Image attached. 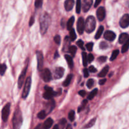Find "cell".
<instances>
[{"instance_id": "f1b7e54d", "label": "cell", "mask_w": 129, "mask_h": 129, "mask_svg": "<svg viewBox=\"0 0 129 129\" xmlns=\"http://www.w3.org/2000/svg\"><path fill=\"white\" fill-rule=\"evenodd\" d=\"M118 54H119V50H115L114 51H113L112 54H111V57H110V60L111 61L114 60L117 57Z\"/></svg>"}, {"instance_id": "d6a6232c", "label": "cell", "mask_w": 129, "mask_h": 129, "mask_svg": "<svg viewBox=\"0 0 129 129\" xmlns=\"http://www.w3.org/2000/svg\"><path fill=\"white\" fill-rule=\"evenodd\" d=\"M81 10V0H76V13L79 14Z\"/></svg>"}, {"instance_id": "9f6ffc18", "label": "cell", "mask_w": 129, "mask_h": 129, "mask_svg": "<svg viewBox=\"0 0 129 129\" xmlns=\"http://www.w3.org/2000/svg\"><path fill=\"white\" fill-rule=\"evenodd\" d=\"M53 129H59V125H54V128H53Z\"/></svg>"}, {"instance_id": "484cf974", "label": "cell", "mask_w": 129, "mask_h": 129, "mask_svg": "<svg viewBox=\"0 0 129 129\" xmlns=\"http://www.w3.org/2000/svg\"><path fill=\"white\" fill-rule=\"evenodd\" d=\"M96 120V118H93V119H91L90 121H89V122L86 125V126L84 127V128H85V129H89V128L92 127L95 124Z\"/></svg>"}, {"instance_id": "7a4b0ae2", "label": "cell", "mask_w": 129, "mask_h": 129, "mask_svg": "<svg viewBox=\"0 0 129 129\" xmlns=\"http://www.w3.org/2000/svg\"><path fill=\"white\" fill-rule=\"evenodd\" d=\"M12 122L13 129H20L22 123H23V118H22V112H21L19 107L16 109L14 113Z\"/></svg>"}, {"instance_id": "277c9868", "label": "cell", "mask_w": 129, "mask_h": 129, "mask_svg": "<svg viewBox=\"0 0 129 129\" xmlns=\"http://www.w3.org/2000/svg\"><path fill=\"white\" fill-rule=\"evenodd\" d=\"M31 84H32V78H31L30 76H28L26 78V81H25L24 91H23V93H22V98H26L28 96V95L30 88H31Z\"/></svg>"}, {"instance_id": "9c48e42d", "label": "cell", "mask_w": 129, "mask_h": 129, "mask_svg": "<svg viewBox=\"0 0 129 129\" xmlns=\"http://www.w3.org/2000/svg\"><path fill=\"white\" fill-rule=\"evenodd\" d=\"M120 25L123 28L128 27L129 25V14H125L123 15V17L121 18L120 20Z\"/></svg>"}, {"instance_id": "52a82bcc", "label": "cell", "mask_w": 129, "mask_h": 129, "mask_svg": "<svg viewBox=\"0 0 129 129\" xmlns=\"http://www.w3.org/2000/svg\"><path fill=\"white\" fill-rule=\"evenodd\" d=\"M37 69L38 70L42 71L44 67V55L41 51L37 52Z\"/></svg>"}, {"instance_id": "f546056e", "label": "cell", "mask_w": 129, "mask_h": 129, "mask_svg": "<svg viewBox=\"0 0 129 129\" xmlns=\"http://www.w3.org/2000/svg\"><path fill=\"white\" fill-rule=\"evenodd\" d=\"M69 51L73 56H74L76 53V51H77V47H76L75 45H72V46H70L69 48Z\"/></svg>"}, {"instance_id": "11a10c76", "label": "cell", "mask_w": 129, "mask_h": 129, "mask_svg": "<svg viewBox=\"0 0 129 129\" xmlns=\"http://www.w3.org/2000/svg\"><path fill=\"white\" fill-rule=\"evenodd\" d=\"M66 129H73V127H72L71 125H70V124L67 125V127H66Z\"/></svg>"}, {"instance_id": "8992f818", "label": "cell", "mask_w": 129, "mask_h": 129, "mask_svg": "<svg viewBox=\"0 0 129 129\" xmlns=\"http://www.w3.org/2000/svg\"><path fill=\"white\" fill-rule=\"evenodd\" d=\"M10 106H11V104L10 103H7L4 107H3V110H2L1 117L2 120H3V121L4 122H6L8 120V119L10 113Z\"/></svg>"}, {"instance_id": "ab89813d", "label": "cell", "mask_w": 129, "mask_h": 129, "mask_svg": "<svg viewBox=\"0 0 129 129\" xmlns=\"http://www.w3.org/2000/svg\"><path fill=\"white\" fill-rule=\"evenodd\" d=\"M108 45L107 43L104 42H102L100 44V47L102 49H106L108 48Z\"/></svg>"}, {"instance_id": "7402d4cb", "label": "cell", "mask_w": 129, "mask_h": 129, "mask_svg": "<svg viewBox=\"0 0 129 129\" xmlns=\"http://www.w3.org/2000/svg\"><path fill=\"white\" fill-rule=\"evenodd\" d=\"M108 71H109V66H106L101 71L100 73L98 74V76L100 77H104L106 74H108Z\"/></svg>"}, {"instance_id": "e575fe53", "label": "cell", "mask_w": 129, "mask_h": 129, "mask_svg": "<svg viewBox=\"0 0 129 129\" xmlns=\"http://www.w3.org/2000/svg\"><path fill=\"white\" fill-rule=\"evenodd\" d=\"M128 49H129V41L126 42L123 45L122 47V53H125V52L128 51Z\"/></svg>"}, {"instance_id": "f6af8a7d", "label": "cell", "mask_w": 129, "mask_h": 129, "mask_svg": "<svg viewBox=\"0 0 129 129\" xmlns=\"http://www.w3.org/2000/svg\"><path fill=\"white\" fill-rule=\"evenodd\" d=\"M89 71L91 73H96V72L97 71V69H96L94 66H91L90 67H89Z\"/></svg>"}, {"instance_id": "ac0fdd59", "label": "cell", "mask_w": 129, "mask_h": 129, "mask_svg": "<svg viewBox=\"0 0 129 129\" xmlns=\"http://www.w3.org/2000/svg\"><path fill=\"white\" fill-rule=\"evenodd\" d=\"M54 121L51 118H47L46 120L45 121V122L42 125V129H49L53 125Z\"/></svg>"}, {"instance_id": "7bdbcfd3", "label": "cell", "mask_w": 129, "mask_h": 129, "mask_svg": "<svg viewBox=\"0 0 129 129\" xmlns=\"http://www.w3.org/2000/svg\"><path fill=\"white\" fill-rule=\"evenodd\" d=\"M87 103H88V100H84L82 102V104H81V105H82V106H81V107L78 108V110H77V111H78V112H80V111H81V109H82L83 107H84V106H85V104H86Z\"/></svg>"}, {"instance_id": "30bf717a", "label": "cell", "mask_w": 129, "mask_h": 129, "mask_svg": "<svg viewBox=\"0 0 129 129\" xmlns=\"http://www.w3.org/2000/svg\"><path fill=\"white\" fill-rule=\"evenodd\" d=\"M105 15L106 11L104 7H99V8L98 9L97 11H96V17H97L98 20L100 22H102L105 18Z\"/></svg>"}, {"instance_id": "8fae6325", "label": "cell", "mask_w": 129, "mask_h": 129, "mask_svg": "<svg viewBox=\"0 0 129 129\" xmlns=\"http://www.w3.org/2000/svg\"><path fill=\"white\" fill-rule=\"evenodd\" d=\"M77 30L80 35L82 34L84 30V20L82 17L79 18L77 22Z\"/></svg>"}, {"instance_id": "ffe728a7", "label": "cell", "mask_w": 129, "mask_h": 129, "mask_svg": "<svg viewBox=\"0 0 129 129\" xmlns=\"http://www.w3.org/2000/svg\"><path fill=\"white\" fill-rule=\"evenodd\" d=\"M65 59H66V61H67V63L69 66V67H70L71 69H72L73 67H74V62H73V58L71 56H70L69 55H65Z\"/></svg>"}, {"instance_id": "816d5d0a", "label": "cell", "mask_w": 129, "mask_h": 129, "mask_svg": "<svg viewBox=\"0 0 129 129\" xmlns=\"http://www.w3.org/2000/svg\"><path fill=\"white\" fill-rule=\"evenodd\" d=\"M101 1H102V0H96V1H95V5H94V6H95V8L97 7L100 4Z\"/></svg>"}, {"instance_id": "74e56055", "label": "cell", "mask_w": 129, "mask_h": 129, "mask_svg": "<svg viewBox=\"0 0 129 129\" xmlns=\"http://www.w3.org/2000/svg\"><path fill=\"white\" fill-rule=\"evenodd\" d=\"M76 44H77V46H78L80 49H81L82 51H84V50H85V49H84V42H83L82 40H79L78 41L76 42Z\"/></svg>"}, {"instance_id": "d6986e66", "label": "cell", "mask_w": 129, "mask_h": 129, "mask_svg": "<svg viewBox=\"0 0 129 129\" xmlns=\"http://www.w3.org/2000/svg\"><path fill=\"white\" fill-rule=\"evenodd\" d=\"M127 41H129V35L126 33H122L118 39V42L120 44H124Z\"/></svg>"}, {"instance_id": "4dcf8cb0", "label": "cell", "mask_w": 129, "mask_h": 129, "mask_svg": "<svg viewBox=\"0 0 129 129\" xmlns=\"http://www.w3.org/2000/svg\"><path fill=\"white\" fill-rule=\"evenodd\" d=\"M6 66L4 64H0V74L1 76L4 75L6 70Z\"/></svg>"}, {"instance_id": "5b68a950", "label": "cell", "mask_w": 129, "mask_h": 129, "mask_svg": "<svg viewBox=\"0 0 129 129\" xmlns=\"http://www.w3.org/2000/svg\"><path fill=\"white\" fill-rule=\"evenodd\" d=\"M44 89H45V92L44 93V95H43V97H44L45 99L49 100L52 99V98L54 97V96L57 95L56 92L54 91L53 89H52V88H51V87H49L47 86H45Z\"/></svg>"}, {"instance_id": "f907efd6", "label": "cell", "mask_w": 129, "mask_h": 129, "mask_svg": "<svg viewBox=\"0 0 129 129\" xmlns=\"http://www.w3.org/2000/svg\"><path fill=\"white\" fill-rule=\"evenodd\" d=\"M106 82V79H101L99 81V84L100 85H104V84H105Z\"/></svg>"}, {"instance_id": "2e32d148", "label": "cell", "mask_w": 129, "mask_h": 129, "mask_svg": "<svg viewBox=\"0 0 129 129\" xmlns=\"http://www.w3.org/2000/svg\"><path fill=\"white\" fill-rule=\"evenodd\" d=\"M64 74V69L63 67H58L54 71V77L55 79H60Z\"/></svg>"}, {"instance_id": "b9f144b4", "label": "cell", "mask_w": 129, "mask_h": 129, "mask_svg": "<svg viewBox=\"0 0 129 129\" xmlns=\"http://www.w3.org/2000/svg\"><path fill=\"white\" fill-rule=\"evenodd\" d=\"M106 59H107V57L106 56H101L98 58V60L100 62H101V63H103V62H105L106 60Z\"/></svg>"}, {"instance_id": "bcb514c9", "label": "cell", "mask_w": 129, "mask_h": 129, "mask_svg": "<svg viewBox=\"0 0 129 129\" xmlns=\"http://www.w3.org/2000/svg\"><path fill=\"white\" fill-rule=\"evenodd\" d=\"M60 124L62 125V127H64L65 125L66 124V120L65 119V118H62V119L60 120Z\"/></svg>"}, {"instance_id": "4316f807", "label": "cell", "mask_w": 129, "mask_h": 129, "mask_svg": "<svg viewBox=\"0 0 129 129\" xmlns=\"http://www.w3.org/2000/svg\"><path fill=\"white\" fill-rule=\"evenodd\" d=\"M70 32V39L71 41H74V40L76 39V34L75 30H74V28H72L71 30L69 31Z\"/></svg>"}, {"instance_id": "d590c367", "label": "cell", "mask_w": 129, "mask_h": 129, "mask_svg": "<svg viewBox=\"0 0 129 129\" xmlns=\"http://www.w3.org/2000/svg\"><path fill=\"white\" fill-rule=\"evenodd\" d=\"M43 4V0H35V6L36 8H41Z\"/></svg>"}, {"instance_id": "ba28073f", "label": "cell", "mask_w": 129, "mask_h": 129, "mask_svg": "<svg viewBox=\"0 0 129 129\" xmlns=\"http://www.w3.org/2000/svg\"><path fill=\"white\" fill-rule=\"evenodd\" d=\"M41 77L46 82L51 81V80L52 79V74H51V71L47 68L43 69L41 73Z\"/></svg>"}, {"instance_id": "db71d44e", "label": "cell", "mask_w": 129, "mask_h": 129, "mask_svg": "<svg viewBox=\"0 0 129 129\" xmlns=\"http://www.w3.org/2000/svg\"><path fill=\"white\" fill-rule=\"evenodd\" d=\"M34 129H42V125L41 124H39V125H37Z\"/></svg>"}, {"instance_id": "d4e9b609", "label": "cell", "mask_w": 129, "mask_h": 129, "mask_svg": "<svg viewBox=\"0 0 129 129\" xmlns=\"http://www.w3.org/2000/svg\"><path fill=\"white\" fill-rule=\"evenodd\" d=\"M97 93H98V89L97 88H96V89L93 90L89 94V95L88 96V100H92L93 98L97 95Z\"/></svg>"}, {"instance_id": "603a6c76", "label": "cell", "mask_w": 129, "mask_h": 129, "mask_svg": "<svg viewBox=\"0 0 129 129\" xmlns=\"http://www.w3.org/2000/svg\"><path fill=\"white\" fill-rule=\"evenodd\" d=\"M74 20H75L74 17H72L69 18V20H68V22H67V29L68 30H69V31H70V30L73 28V24H74Z\"/></svg>"}, {"instance_id": "e0dca14e", "label": "cell", "mask_w": 129, "mask_h": 129, "mask_svg": "<svg viewBox=\"0 0 129 129\" xmlns=\"http://www.w3.org/2000/svg\"><path fill=\"white\" fill-rule=\"evenodd\" d=\"M74 4V0H66L64 3V7L66 11H71L73 8Z\"/></svg>"}, {"instance_id": "681fc988", "label": "cell", "mask_w": 129, "mask_h": 129, "mask_svg": "<svg viewBox=\"0 0 129 129\" xmlns=\"http://www.w3.org/2000/svg\"><path fill=\"white\" fill-rule=\"evenodd\" d=\"M83 73H84V77H88V76H89V71L87 69H84L83 70Z\"/></svg>"}, {"instance_id": "4fadbf2b", "label": "cell", "mask_w": 129, "mask_h": 129, "mask_svg": "<svg viewBox=\"0 0 129 129\" xmlns=\"http://www.w3.org/2000/svg\"><path fill=\"white\" fill-rule=\"evenodd\" d=\"M26 69H27V67H26L25 69L23 70V71L22 72L21 74L20 75L19 77H18V88L20 89L22 88V86L24 84V79H25V75H26Z\"/></svg>"}, {"instance_id": "8d00e7d4", "label": "cell", "mask_w": 129, "mask_h": 129, "mask_svg": "<svg viewBox=\"0 0 129 129\" xmlns=\"http://www.w3.org/2000/svg\"><path fill=\"white\" fill-rule=\"evenodd\" d=\"M94 82H95V81H94V79H89L88 80V81H87V82H86L87 87H88L89 89L91 88L93 86Z\"/></svg>"}, {"instance_id": "1f68e13d", "label": "cell", "mask_w": 129, "mask_h": 129, "mask_svg": "<svg viewBox=\"0 0 129 129\" xmlns=\"http://www.w3.org/2000/svg\"><path fill=\"white\" fill-rule=\"evenodd\" d=\"M68 118L71 122H73L75 119V111L74 110H71L68 114Z\"/></svg>"}, {"instance_id": "60d3db41", "label": "cell", "mask_w": 129, "mask_h": 129, "mask_svg": "<svg viewBox=\"0 0 129 129\" xmlns=\"http://www.w3.org/2000/svg\"><path fill=\"white\" fill-rule=\"evenodd\" d=\"M93 45L94 44L93 42H89L86 45V47L87 50L88 51H91L93 50Z\"/></svg>"}, {"instance_id": "9a60e30c", "label": "cell", "mask_w": 129, "mask_h": 129, "mask_svg": "<svg viewBox=\"0 0 129 129\" xmlns=\"http://www.w3.org/2000/svg\"><path fill=\"white\" fill-rule=\"evenodd\" d=\"M55 101L54 100H49V102H47L46 106H45V108H46V110H45V111L46 112V113H49L51 111L53 110V109L55 108Z\"/></svg>"}, {"instance_id": "83f0119b", "label": "cell", "mask_w": 129, "mask_h": 129, "mask_svg": "<svg viewBox=\"0 0 129 129\" xmlns=\"http://www.w3.org/2000/svg\"><path fill=\"white\" fill-rule=\"evenodd\" d=\"M82 58L83 66H86L88 64V59H87V54L85 52H83L82 53Z\"/></svg>"}, {"instance_id": "7dc6e473", "label": "cell", "mask_w": 129, "mask_h": 129, "mask_svg": "<svg viewBox=\"0 0 129 129\" xmlns=\"http://www.w3.org/2000/svg\"><path fill=\"white\" fill-rule=\"evenodd\" d=\"M35 22V18L33 17H32L31 18H30V22H29V25H30V26H32V25H33V24H34Z\"/></svg>"}, {"instance_id": "cb8c5ba5", "label": "cell", "mask_w": 129, "mask_h": 129, "mask_svg": "<svg viewBox=\"0 0 129 129\" xmlns=\"http://www.w3.org/2000/svg\"><path fill=\"white\" fill-rule=\"evenodd\" d=\"M103 30H104V27L103 26H100L97 30V32H96V35H95V39H98L99 38H100V37L102 36V33L103 32Z\"/></svg>"}, {"instance_id": "5bb4252c", "label": "cell", "mask_w": 129, "mask_h": 129, "mask_svg": "<svg viewBox=\"0 0 129 129\" xmlns=\"http://www.w3.org/2000/svg\"><path fill=\"white\" fill-rule=\"evenodd\" d=\"M104 38L106 40H108V41H113L116 38V35L112 31L110 30H107L104 33Z\"/></svg>"}, {"instance_id": "f35d334b", "label": "cell", "mask_w": 129, "mask_h": 129, "mask_svg": "<svg viewBox=\"0 0 129 129\" xmlns=\"http://www.w3.org/2000/svg\"><path fill=\"white\" fill-rule=\"evenodd\" d=\"M54 40L55 41V42L56 43L57 45H60V42H61V38H60V36L59 35H56L54 37Z\"/></svg>"}, {"instance_id": "c3c4849f", "label": "cell", "mask_w": 129, "mask_h": 129, "mask_svg": "<svg viewBox=\"0 0 129 129\" xmlns=\"http://www.w3.org/2000/svg\"><path fill=\"white\" fill-rule=\"evenodd\" d=\"M78 94L80 95V96H82V97H84V96L86 95V91L84 90H81L79 91Z\"/></svg>"}, {"instance_id": "f5cc1de1", "label": "cell", "mask_w": 129, "mask_h": 129, "mask_svg": "<svg viewBox=\"0 0 129 129\" xmlns=\"http://www.w3.org/2000/svg\"><path fill=\"white\" fill-rule=\"evenodd\" d=\"M59 53H58L57 51H55V54H54V59H57V57H59Z\"/></svg>"}, {"instance_id": "6da1fadb", "label": "cell", "mask_w": 129, "mask_h": 129, "mask_svg": "<svg viewBox=\"0 0 129 129\" xmlns=\"http://www.w3.org/2000/svg\"><path fill=\"white\" fill-rule=\"evenodd\" d=\"M51 24V18L50 15L47 13H44L41 15L40 18V32L42 35L47 32L49 27Z\"/></svg>"}, {"instance_id": "836d02e7", "label": "cell", "mask_w": 129, "mask_h": 129, "mask_svg": "<svg viewBox=\"0 0 129 129\" xmlns=\"http://www.w3.org/2000/svg\"><path fill=\"white\" fill-rule=\"evenodd\" d=\"M46 115H47V113H46V112L45 111V110H42L41 111H40V112L38 113L37 117L39 118H40V119L43 120L45 118Z\"/></svg>"}, {"instance_id": "44dd1931", "label": "cell", "mask_w": 129, "mask_h": 129, "mask_svg": "<svg viewBox=\"0 0 129 129\" xmlns=\"http://www.w3.org/2000/svg\"><path fill=\"white\" fill-rule=\"evenodd\" d=\"M73 77V75L72 74H69V75L67 76V77H66V80H65V81L63 82V83H62V85H63L64 87L68 86L70 84L71 81Z\"/></svg>"}, {"instance_id": "7c38bea8", "label": "cell", "mask_w": 129, "mask_h": 129, "mask_svg": "<svg viewBox=\"0 0 129 129\" xmlns=\"http://www.w3.org/2000/svg\"><path fill=\"white\" fill-rule=\"evenodd\" d=\"M93 0H82V4L81 5V7L84 12H87L90 9L93 4Z\"/></svg>"}, {"instance_id": "ee69618b", "label": "cell", "mask_w": 129, "mask_h": 129, "mask_svg": "<svg viewBox=\"0 0 129 129\" xmlns=\"http://www.w3.org/2000/svg\"><path fill=\"white\" fill-rule=\"evenodd\" d=\"M87 59H88V62H91L94 60V56L91 54H89L88 56H87Z\"/></svg>"}, {"instance_id": "3957f363", "label": "cell", "mask_w": 129, "mask_h": 129, "mask_svg": "<svg viewBox=\"0 0 129 129\" xmlns=\"http://www.w3.org/2000/svg\"><path fill=\"white\" fill-rule=\"evenodd\" d=\"M96 27V20L93 16H89L84 22V30L90 33L95 30Z\"/></svg>"}]
</instances>
